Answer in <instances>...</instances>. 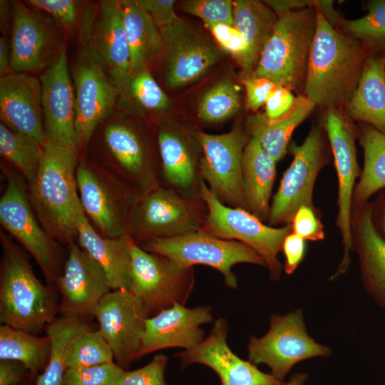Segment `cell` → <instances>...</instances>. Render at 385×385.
I'll list each match as a JSON object with an SVG mask.
<instances>
[{
  "label": "cell",
  "instance_id": "cell-1",
  "mask_svg": "<svg viewBox=\"0 0 385 385\" xmlns=\"http://www.w3.org/2000/svg\"><path fill=\"white\" fill-rule=\"evenodd\" d=\"M79 148L76 143L46 139L38 173L29 185L33 209L55 241L68 245L78 235L82 208L76 182Z\"/></svg>",
  "mask_w": 385,
  "mask_h": 385
},
{
  "label": "cell",
  "instance_id": "cell-2",
  "mask_svg": "<svg viewBox=\"0 0 385 385\" xmlns=\"http://www.w3.org/2000/svg\"><path fill=\"white\" fill-rule=\"evenodd\" d=\"M317 24L304 84L316 106L337 109L347 104L366 60L365 46L337 30L316 7Z\"/></svg>",
  "mask_w": 385,
  "mask_h": 385
},
{
  "label": "cell",
  "instance_id": "cell-3",
  "mask_svg": "<svg viewBox=\"0 0 385 385\" xmlns=\"http://www.w3.org/2000/svg\"><path fill=\"white\" fill-rule=\"evenodd\" d=\"M0 240L1 324L36 333L56 319L55 296L36 277L26 254L2 232Z\"/></svg>",
  "mask_w": 385,
  "mask_h": 385
},
{
  "label": "cell",
  "instance_id": "cell-4",
  "mask_svg": "<svg viewBox=\"0 0 385 385\" xmlns=\"http://www.w3.org/2000/svg\"><path fill=\"white\" fill-rule=\"evenodd\" d=\"M273 33L265 44L253 73L290 91L304 84L314 38L315 6L277 14Z\"/></svg>",
  "mask_w": 385,
  "mask_h": 385
},
{
  "label": "cell",
  "instance_id": "cell-5",
  "mask_svg": "<svg viewBox=\"0 0 385 385\" xmlns=\"http://www.w3.org/2000/svg\"><path fill=\"white\" fill-rule=\"evenodd\" d=\"M76 175L83 212L101 235H128L141 194L103 164L81 160Z\"/></svg>",
  "mask_w": 385,
  "mask_h": 385
},
{
  "label": "cell",
  "instance_id": "cell-6",
  "mask_svg": "<svg viewBox=\"0 0 385 385\" xmlns=\"http://www.w3.org/2000/svg\"><path fill=\"white\" fill-rule=\"evenodd\" d=\"M200 196L207 207L201 230L221 239L248 245L262 257L271 279H279L283 267L278 255L285 237L292 231L291 224L280 227L267 225L245 209L224 205L202 179Z\"/></svg>",
  "mask_w": 385,
  "mask_h": 385
},
{
  "label": "cell",
  "instance_id": "cell-7",
  "mask_svg": "<svg viewBox=\"0 0 385 385\" xmlns=\"http://www.w3.org/2000/svg\"><path fill=\"white\" fill-rule=\"evenodd\" d=\"M207 215L201 197L183 195L161 185L140 199L128 235L140 245L155 238L197 232L204 226Z\"/></svg>",
  "mask_w": 385,
  "mask_h": 385
},
{
  "label": "cell",
  "instance_id": "cell-8",
  "mask_svg": "<svg viewBox=\"0 0 385 385\" xmlns=\"http://www.w3.org/2000/svg\"><path fill=\"white\" fill-rule=\"evenodd\" d=\"M147 252L167 257L183 267L203 265L219 271L227 287L235 289L237 278L232 269L239 263L266 267L262 257L248 245L224 240L202 230L183 235L155 238L140 246Z\"/></svg>",
  "mask_w": 385,
  "mask_h": 385
},
{
  "label": "cell",
  "instance_id": "cell-9",
  "mask_svg": "<svg viewBox=\"0 0 385 385\" xmlns=\"http://www.w3.org/2000/svg\"><path fill=\"white\" fill-rule=\"evenodd\" d=\"M247 349L249 361L267 365L271 374L281 380L298 363L332 354L329 346L317 342L308 334L300 309L283 315L271 314L267 333L261 337L251 336Z\"/></svg>",
  "mask_w": 385,
  "mask_h": 385
},
{
  "label": "cell",
  "instance_id": "cell-10",
  "mask_svg": "<svg viewBox=\"0 0 385 385\" xmlns=\"http://www.w3.org/2000/svg\"><path fill=\"white\" fill-rule=\"evenodd\" d=\"M130 286L149 317L175 304L185 305L195 286L193 267L143 250L130 237Z\"/></svg>",
  "mask_w": 385,
  "mask_h": 385
},
{
  "label": "cell",
  "instance_id": "cell-11",
  "mask_svg": "<svg viewBox=\"0 0 385 385\" xmlns=\"http://www.w3.org/2000/svg\"><path fill=\"white\" fill-rule=\"evenodd\" d=\"M6 187L0 199V222L31 255L48 283L56 282L57 252L54 240L41 225L22 180L1 164Z\"/></svg>",
  "mask_w": 385,
  "mask_h": 385
},
{
  "label": "cell",
  "instance_id": "cell-12",
  "mask_svg": "<svg viewBox=\"0 0 385 385\" xmlns=\"http://www.w3.org/2000/svg\"><path fill=\"white\" fill-rule=\"evenodd\" d=\"M195 137L202 150L200 176L210 191L224 205L247 210L242 163L250 138L238 126L222 134L195 131Z\"/></svg>",
  "mask_w": 385,
  "mask_h": 385
},
{
  "label": "cell",
  "instance_id": "cell-13",
  "mask_svg": "<svg viewBox=\"0 0 385 385\" xmlns=\"http://www.w3.org/2000/svg\"><path fill=\"white\" fill-rule=\"evenodd\" d=\"M290 148L293 160L284 173L270 205V226L291 224L302 205L314 207V183L326 163L322 132L317 126L311 128L301 145L293 143Z\"/></svg>",
  "mask_w": 385,
  "mask_h": 385
},
{
  "label": "cell",
  "instance_id": "cell-14",
  "mask_svg": "<svg viewBox=\"0 0 385 385\" xmlns=\"http://www.w3.org/2000/svg\"><path fill=\"white\" fill-rule=\"evenodd\" d=\"M98 330L110 346L116 364L127 370L137 359L149 315L140 298L128 289L111 290L93 310Z\"/></svg>",
  "mask_w": 385,
  "mask_h": 385
},
{
  "label": "cell",
  "instance_id": "cell-15",
  "mask_svg": "<svg viewBox=\"0 0 385 385\" xmlns=\"http://www.w3.org/2000/svg\"><path fill=\"white\" fill-rule=\"evenodd\" d=\"M332 150L338 180V216L343 245V258L332 279L344 274L350 263L352 247L351 214L355 182L360 175L356 159L355 135L346 119L337 109H328L323 121Z\"/></svg>",
  "mask_w": 385,
  "mask_h": 385
},
{
  "label": "cell",
  "instance_id": "cell-16",
  "mask_svg": "<svg viewBox=\"0 0 385 385\" xmlns=\"http://www.w3.org/2000/svg\"><path fill=\"white\" fill-rule=\"evenodd\" d=\"M76 102V141L86 148L98 126L112 112L120 92L97 58L87 48L73 70Z\"/></svg>",
  "mask_w": 385,
  "mask_h": 385
},
{
  "label": "cell",
  "instance_id": "cell-17",
  "mask_svg": "<svg viewBox=\"0 0 385 385\" xmlns=\"http://www.w3.org/2000/svg\"><path fill=\"white\" fill-rule=\"evenodd\" d=\"M103 144L104 165L135 188L141 195L163 185L161 165L155 162L138 130L120 121L106 125Z\"/></svg>",
  "mask_w": 385,
  "mask_h": 385
},
{
  "label": "cell",
  "instance_id": "cell-18",
  "mask_svg": "<svg viewBox=\"0 0 385 385\" xmlns=\"http://www.w3.org/2000/svg\"><path fill=\"white\" fill-rule=\"evenodd\" d=\"M229 327L224 318L214 322L209 335L200 344L175 354L180 366L205 365L219 376L222 385H285L271 373L261 371L256 365L236 355L227 342Z\"/></svg>",
  "mask_w": 385,
  "mask_h": 385
},
{
  "label": "cell",
  "instance_id": "cell-19",
  "mask_svg": "<svg viewBox=\"0 0 385 385\" xmlns=\"http://www.w3.org/2000/svg\"><path fill=\"white\" fill-rule=\"evenodd\" d=\"M160 31L167 51L166 83L170 88L196 81L220 58L217 47L180 19Z\"/></svg>",
  "mask_w": 385,
  "mask_h": 385
},
{
  "label": "cell",
  "instance_id": "cell-20",
  "mask_svg": "<svg viewBox=\"0 0 385 385\" xmlns=\"http://www.w3.org/2000/svg\"><path fill=\"white\" fill-rule=\"evenodd\" d=\"M98 12L83 40L120 91L133 74L120 2L102 1Z\"/></svg>",
  "mask_w": 385,
  "mask_h": 385
},
{
  "label": "cell",
  "instance_id": "cell-21",
  "mask_svg": "<svg viewBox=\"0 0 385 385\" xmlns=\"http://www.w3.org/2000/svg\"><path fill=\"white\" fill-rule=\"evenodd\" d=\"M10 70L24 73L50 66L57 58L56 31L51 23L20 1L11 4Z\"/></svg>",
  "mask_w": 385,
  "mask_h": 385
},
{
  "label": "cell",
  "instance_id": "cell-22",
  "mask_svg": "<svg viewBox=\"0 0 385 385\" xmlns=\"http://www.w3.org/2000/svg\"><path fill=\"white\" fill-rule=\"evenodd\" d=\"M213 319L208 306L188 308L175 304L147 319L137 359L161 349H190L205 337L202 325Z\"/></svg>",
  "mask_w": 385,
  "mask_h": 385
},
{
  "label": "cell",
  "instance_id": "cell-23",
  "mask_svg": "<svg viewBox=\"0 0 385 385\" xmlns=\"http://www.w3.org/2000/svg\"><path fill=\"white\" fill-rule=\"evenodd\" d=\"M56 284L64 314H92L101 298L111 291L101 266L79 245L69 244L68 259Z\"/></svg>",
  "mask_w": 385,
  "mask_h": 385
},
{
  "label": "cell",
  "instance_id": "cell-24",
  "mask_svg": "<svg viewBox=\"0 0 385 385\" xmlns=\"http://www.w3.org/2000/svg\"><path fill=\"white\" fill-rule=\"evenodd\" d=\"M0 117L10 129L44 145L41 83L25 73L11 72L0 78Z\"/></svg>",
  "mask_w": 385,
  "mask_h": 385
},
{
  "label": "cell",
  "instance_id": "cell-25",
  "mask_svg": "<svg viewBox=\"0 0 385 385\" xmlns=\"http://www.w3.org/2000/svg\"><path fill=\"white\" fill-rule=\"evenodd\" d=\"M40 81L46 139L76 143L75 91L64 48Z\"/></svg>",
  "mask_w": 385,
  "mask_h": 385
},
{
  "label": "cell",
  "instance_id": "cell-26",
  "mask_svg": "<svg viewBox=\"0 0 385 385\" xmlns=\"http://www.w3.org/2000/svg\"><path fill=\"white\" fill-rule=\"evenodd\" d=\"M352 247L359 264L362 285L385 312V240L373 218L372 204L354 205L351 214Z\"/></svg>",
  "mask_w": 385,
  "mask_h": 385
},
{
  "label": "cell",
  "instance_id": "cell-27",
  "mask_svg": "<svg viewBox=\"0 0 385 385\" xmlns=\"http://www.w3.org/2000/svg\"><path fill=\"white\" fill-rule=\"evenodd\" d=\"M78 242L103 269L112 290L130 286V236L107 237L98 233L83 212L78 224Z\"/></svg>",
  "mask_w": 385,
  "mask_h": 385
},
{
  "label": "cell",
  "instance_id": "cell-28",
  "mask_svg": "<svg viewBox=\"0 0 385 385\" xmlns=\"http://www.w3.org/2000/svg\"><path fill=\"white\" fill-rule=\"evenodd\" d=\"M163 182L186 196H200V160L183 133L163 128L158 134Z\"/></svg>",
  "mask_w": 385,
  "mask_h": 385
},
{
  "label": "cell",
  "instance_id": "cell-29",
  "mask_svg": "<svg viewBox=\"0 0 385 385\" xmlns=\"http://www.w3.org/2000/svg\"><path fill=\"white\" fill-rule=\"evenodd\" d=\"M276 163L255 138H250L243 153L242 182L247 210L264 221L269 218Z\"/></svg>",
  "mask_w": 385,
  "mask_h": 385
},
{
  "label": "cell",
  "instance_id": "cell-30",
  "mask_svg": "<svg viewBox=\"0 0 385 385\" xmlns=\"http://www.w3.org/2000/svg\"><path fill=\"white\" fill-rule=\"evenodd\" d=\"M347 113L385 133V66L372 56L364 63L356 88L347 103Z\"/></svg>",
  "mask_w": 385,
  "mask_h": 385
},
{
  "label": "cell",
  "instance_id": "cell-31",
  "mask_svg": "<svg viewBox=\"0 0 385 385\" xmlns=\"http://www.w3.org/2000/svg\"><path fill=\"white\" fill-rule=\"evenodd\" d=\"M316 105L306 96L296 97L292 108L284 115L269 119L264 113L250 116L247 128L250 138H256L263 149L277 162L284 155L294 129Z\"/></svg>",
  "mask_w": 385,
  "mask_h": 385
},
{
  "label": "cell",
  "instance_id": "cell-32",
  "mask_svg": "<svg viewBox=\"0 0 385 385\" xmlns=\"http://www.w3.org/2000/svg\"><path fill=\"white\" fill-rule=\"evenodd\" d=\"M234 26L242 34L247 47L244 71H255L261 53L271 37L278 15L258 1L236 0L232 2Z\"/></svg>",
  "mask_w": 385,
  "mask_h": 385
},
{
  "label": "cell",
  "instance_id": "cell-33",
  "mask_svg": "<svg viewBox=\"0 0 385 385\" xmlns=\"http://www.w3.org/2000/svg\"><path fill=\"white\" fill-rule=\"evenodd\" d=\"M130 53L133 73L146 68L147 63L163 48L160 29L151 16L134 1H120Z\"/></svg>",
  "mask_w": 385,
  "mask_h": 385
},
{
  "label": "cell",
  "instance_id": "cell-34",
  "mask_svg": "<svg viewBox=\"0 0 385 385\" xmlns=\"http://www.w3.org/2000/svg\"><path fill=\"white\" fill-rule=\"evenodd\" d=\"M81 317L63 314L46 326L50 339V354L42 374L36 378V385H61L71 344L80 334L91 329Z\"/></svg>",
  "mask_w": 385,
  "mask_h": 385
},
{
  "label": "cell",
  "instance_id": "cell-35",
  "mask_svg": "<svg viewBox=\"0 0 385 385\" xmlns=\"http://www.w3.org/2000/svg\"><path fill=\"white\" fill-rule=\"evenodd\" d=\"M363 168L354 190L353 204L369 202L375 193L385 189V133L365 124L361 128Z\"/></svg>",
  "mask_w": 385,
  "mask_h": 385
},
{
  "label": "cell",
  "instance_id": "cell-36",
  "mask_svg": "<svg viewBox=\"0 0 385 385\" xmlns=\"http://www.w3.org/2000/svg\"><path fill=\"white\" fill-rule=\"evenodd\" d=\"M50 347L47 335L38 337L6 324L0 326V360L21 363L32 377L45 369Z\"/></svg>",
  "mask_w": 385,
  "mask_h": 385
},
{
  "label": "cell",
  "instance_id": "cell-37",
  "mask_svg": "<svg viewBox=\"0 0 385 385\" xmlns=\"http://www.w3.org/2000/svg\"><path fill=\"white\" fill-rule=\"evenodd\" d=\"M43 147L33 139L19 133L1 122L0 153L26 179L32 183L41 165Z\"/></svg>",
  "mask_w": 385,
  "mask_h": 385
},
{
  "label": "cell",
  "instance_id": "cell-38",
  "mask_svg": "<svg viewBox=\"0 0 385 385\" xmlns=\"http://www.w3.org/2000/svg\"><path fill=\"white\" fill-rule=\"evenodd\" d=\"M240 106L238 88L230 81L218 82L202 96L198 116L206 123H217L233 115Z\"/></svg>",
  "mask_w": 385,
  "mask_h": 385
},
{
  "label": "cell",
  "instance_id": "cell-39",
  "mask_svg": "<svg viewBox=\"0 0 385 385\" xmlns=\"http://www.w3.org/2000/svg\"><path fill=\"white\" fill-rule=\"evenodd\" d=\"M113 359L112 350L101 332L91 329L80 334L71 344L66 367L68 369L91 366L112 362Z\"/></svg>",
  "mask_w": 385,
  "mask_h": 385
},
{
  "label": "cell",
  "instance_id": "cell-40",
  "mask_svg": "<svg viewBox=\"0 0 385 385\" xmlns=\"http://www.w3.org/2000/svg\"><path fill=\"white\" fill-rule=\"evenodd\" d=\"M367 14L358 19H341L338 24L346 35L361 42L365 46L385 44V0L369 2Z\"/></svg>",
  "mask_w": 385,
  "mask_h": 385
},
{
  "label": "cell",
  "instance_id": "cell-41",
  "mask_svg": "<svg viewBox=\"0 0 385 385\" xmlns=\"http://www.w3.org/2000/svg\"><path fill=\"white\" fill-rule=\"evenodd\" d=\"M122 91L128 92L144 108L164 110L169 106L168 96L146 68L133 73Z\"/></svg>",
  "mask_w": 385,
  "mask_h": 385
},
{
  "label": "cell",
  "instance_id": "cell-42",
  "mask_svg": "<svg viewBox=\"0 0 385 385\" xmlns=\"http://www.w3.org/2000/svg\"><path fill=\"white\" fill-rule=\"evenodd\" d=\"M125 371L113 361L68 369L64 374L61 385H119Z\"/></svg>",
  "mask_w": 385,
  "mask_h": 385
},
{
  "label": "cell",
  "instance_id": "cell-43",
  "mask_svg": "<svg viewBox=\"0 0 385 385\" xmlns=\"http://www.w3.org/2000/svg\"><path fill=\"white\" fill-rule=\"evenodd\" d=\"M232 2L231 0H190L183 4L182 9L201 19L205 26L219 23L234 26Z\"/></svg>",
  "mask_w": 385,
  "mask_h": 385
},
{
  "label": "cell",
  "instance_id": "cell-44",
  "mask_svg": "<svg viewBox=\"0 0 385 385\" xmlns=\"http://www.w3.org/2000/svg\"><path fill=\"white\" fill-rule=\"evenodd\" d=\"M168 361L166 355L156 354L145 366L133 371L125 370L119 385H169L165 379Z\"/></svg>",
  "mask_w": 385,
  "mask_h": 385
},
{
  "label": "cell",
  "instance_id": "cell-45",
  "mask_svg": "<svg viewBox=\"0 0 385 385\" xmlns=\"http://www.w3.org/2000/svg\"><path fill=\"white\" fill-rule=\"evenodd\" d=\"M206 26L210 30L219 44L231 53L244 69L247 55V47L240 31L235 26L222 23Z\"/></svg>",
  "mask_w": 385,
  "mask_h": 385
},
{
  "label": "cell",
  "instance_id": "cell-46",
  "mask_svg": "<svg viewBox=\"0 0 385 385\" xmlns=\"http://www.w3.org/2000/svg\"><path fill=\"white\" fill-rule=\"evenodd\" d=\"M291 225L292 232L304 240L319 241L324 238V227L314 207L301 206L294 214Z\"/></svg>",
  "mask_w": 385,
  "mask_h": 385
},
{
  "label": "cell",
  "instance_id": "cell-47",
  "mask_svg": "<svg viewBox=\"0 0 385 385\" xmlns=\"http://www.w3.org/2000/svg\"><path fill=\"white\" fill-rule=\"evenodd\" d=\"M34 8L48 14L61 24L72 29L77 22L78 2L73 0H30Z\"/></svg>",
  "mask_w": 385,
  "mask_h": 385
},
{
  "label": "cell",
  "instance_id": "cell-48",
  "mask_svg": "<svg viewBox=\"0 0 385 385\" xmlns=\"http://www.w3.org/2000/svg\"><path fill=\"white\" fill-rule=\"evenodd\" d=\"M242 81L246 90L247 107L253 111L265 104L270 94L277 86L270 80L253 73L245 75Z\"/></svg>",
  "mask_w": 385,
  "mask_h": 385
},
{
  "label": "cell",
  "instance_id": "cell-49",
  "mask_svg": "<svg viewBox=\"0 0 385 385\" xmlns=\"http://www.w3.org/2000/svg\"><path fill=\"white\" fill-rule=\"evenodd\" d=\"M135 3L146 11L159 29L170 26L180 18L174 11V0H137Z\"/></svg>",
  "mask_w": 385,
  "mask_h": 385
},
{
  "label": "cell",
  "instance_id": "cell-50",
  "mask_svg": "<svg viewBox=\"0 0 385 385\" xmlns=\"http://www.w3.org/2000/svg\"><path fill=\"white\" fill-rule=\"evenodd\" d=\"M296 97L285 87L277 86L265 103V115L269 119H276L286 114L293 106Z\"/></svg>",
  "mask_w": 385,
  "mask_h": 385
},
{
  "label": "cell",
  "instance_id": "cell-51",
  "mask_svg": "<svg viewBox=\"0 0 385 385\" xmlns=\"http://www.w3.org/2000/svg\"><path fill=\"white\" fill-rule=\"evenodd\" d=\"M282 251L285 257L284 270L287 274L291 275L295 272L304 257L305 240L292 231L285 237Z\"/></svg>",
  "mask_w": 385,
  "mask_h": 385
},
{
  "label": "cell",
  "instance_id": "cell-52",
  "mask_svg": "<svg viewBox=\"0 0 385 385\" xmlns=\"http://www.w3.org/2000/svg\"><path fill=\"white\" fill-rule=\"evenodd\" d=\"M26 368L20 362L11 360L0 361V385H18L24 376Z\"/></svg>",
  "mask_w": 385,
  "mask_h": 385
},
{
  "label": "cell",
  "instance_id": "cell-53",
  "mask_svg": "<svg viewBox=\"0 0 385 385\" xmlns=\"http://www.w3.org/2000/svg\"><path fill=\"white\" fill-rule=\"evenodd\" d=\"M265 2L277 14L315 6L317 4V1L303 0H270Z\"/></svg>",
  "mask_w": 385,
  "mask_h": 385
},
{
  "label": "cell",
  "instance_id": "cell-54",
  "mask_svg": "<svg viewBox=\"0 0 385 385\" xmlns=\"http://www.w3.org/2000/svg\"><path fill=\"white\" fill-rule=\"evenodd\" d=\"M381 191L375 202L371 204L374 224L385 240V189Z\"/></svg>",
  "mask_w": 385,
  "mask_h": 385
},
{
  "label": "cell",
  "instance_id": "cell-55",
  "mask_svg": "<svg viewBox=\"0 0 385 385\" xmlns=\"http://www.w3.org/2000/svg\"><path fill=\"white\" fill-rule=\"evenodd\" d=\"M11 46L5 36L0 38V74L1 76L8 73L10 70Z\"/></svg>",
  "mask_w": 385,
  "mask_h": 385
},
{
  "label": "cell",
  "instance_id": "cell-56",
  "mask_svg": "<svg viewBox=\"0 0 385 385\" xmlns=\"http://www.w3.org/2000/svg\"><path fill=\"white\" fill-rule=\"evenodd\" d=\"M308 379V374L305 372L294 373L286 382L285 385H304Z\"/></svg>",
  "mask_w": 385,
  "mask_h": 385
},
{
  "label": "cell",
  "instance_id": "cell-57",
  "mask_svg": "<svg viewBox=\"0 0 385 385\" xmlns=\"http://www.w3.org/2000/svg\"><path fill=\"white\" fill-rule=\"evenodd\" d=\"M380 59H381L382 63L384 64V66H385V54Z\"/></svg>",
  "mask_w": 385,
  "mask_h": 385
}]
</instances>
